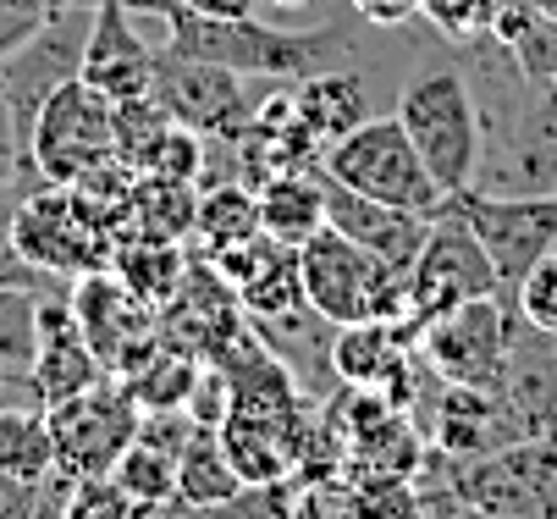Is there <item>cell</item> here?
Segmentation results:
<instances>
[{"label": "cell", "instance_id": "6da1fadb", "mask_svg": "<svg viewBox=\"0 0 557 519\" xmlns=\"http://www.w3.org/2000/svg\"><path fill=\"white\" fill-rule=\"evenodd\" d=\"M166 50L215 61L237 78H271V84H298L309 72H326L354 50L348 28H271L260 17H194L177 0L161 17Z\"/></svg>", "mask_w": 557, "mask_h": 519}, {"label": "cell", "instance_id": "7a4b0ae2", "mask_svg": "<svg viewBox=\"0 0 557 519\" xmlns=\"http://www.w3.org/2000/svg\"><path fill=\"white\" fill-rule=\"evenodd\" d=\"M298 276H304V299L332 326H359V321L414 326L409 271L381 265L375 255H364L337 227H321L298 249Z\"/></svg>", "mask_w": 557, "mask_h": 519}, {"label": "cell", "instance_id": "3957f363", "mask_svg": "<svg viewBox=\"0 0 557 519\" xmlns=\"http://www.w3.org/2000/svg\"><path fill=\"white\" fill-rule=\"evenodd\" d=\"M392 116L404 122L409 144L447 199L481 183V100H474V84L458 66L420 72Z\"/></svg>", "mask_w": 557, "mask_h": 519}, {"label": "cell", "instance_id": "277c9868", "mask_svg": "<svg viewBox=\"0 0 557 519\" xmlns=\"http://www.w3.org/2000/svg\"><path fill=\"white\" fill-rule=\"evenodd\" d=\"M116 227L77 194V188H55V183H39L34 194L17 199L12 210V249L34 265V271H50V276H89V271H106L111 265V249H116Z\"/></svg>", "mask_w": 557, "mask_h": 519}, {"label": "cell", "instance_id": "5b68a950", "mask_svg": "<svg viewBox=\"0 0 557 519\" xmlns=\"http://www.w3.org/2000/svg\"><path fill=\"white\" fill-rule=\"evenodd\" d=\"M321 172L337 177L343 188L381 199V205H404L414 215H436L447 205V194L436 188V177L425 172L420 150L409 144L397 116H370L354 133H343L337 144L321 150Z\"/></svg>", "mask_w": 557, "mask_h": 519}, {"label": "cell", "instance_id": "8992f818", "mask_svg": "<svg viewBox=\"0 0 557 519\" xmlns=\"http://www.w3.org/2000/svg\"><path fill=\"white\" fill-rule=\"evenodd\" d=\"M111 156H116V100L84 78L61 84L28 133V161L39 183L66 188L77 177H89L95 166H106Z\"/></svg>", "mask_w": 557, "mask_h": 519}, {"label": "cell", "instance_id": "52a82bcc", "mask_svg": "<svg viewBox=\"0 0 557 519\" xmlns=\"http://www.w3.org/2000/svg\"><path fill=\"white\" fill-rule=\"evenodd\" d=\"M89 23H95V7L50 12L7 61H0V100H7V111H12V127H17L23 150H28V133H34V116L45 111V100L84 72Z\"/></svg>", "mask_w": 557, "mask_h": 519}, {"label": "cell", "instance_id": "ba28073f", "mask_svg": "<svg viewBox=\"0 0 557 519\" xmlns=\"http://www.w3.org/2000/svg\"><path fill=\"white\" fill-rule=\"evenodd\" d=\"M149 95L161 100V111L172 122H183L215 144H237L260 111V100L249 95V78H237V72L199 61V55H177V50H154Z\"/></svg>", "mask_w": 557, "mask_h": 519}, {"label": "cell", "instance_id": "9c48e42d", "mask_svg": "<svg viewBox=\"0 0 557 519\" xmlns=\"http://www.w3.org/2000/svg\"><path fill=\"white\" fill-rule=\"evenodd\" d=\"M453 210L481 238V249L497 271V293H519V282L535 271V260L557 244V194L463 188V194H453Z\"/></svg>", "mask_w": 557, "mask_h": 519}, {"label": "cell", "instance_id": "30bf717a", "mask_svg": "<svg viewBox=\"0 0 557 519\" xmlns=\"http://www.w3.org/2000/svg\"><path fill=\"white\" fill-rule=\"evenodd\" d=\"M72 299V321L84 332V343L95 348V359L106 364V376H133V370L161 348V310L106 265V271H89L77 276V287L66 293Z\"/></svg>", "mask_w": 557, "mask_h": 519}, {"label": "cell", "instance_id": "8fae6325", "mask_svg": "<svg viewBox=\"0 0 557 519\" xmlns=\"http://www.w3.org/2000/svg\"><path fill=\"white\" fill-rule=\"evenodd\" d=\"M497 293V271L474 238V227L453 210V199L431 215V233L425 249L409 265V299H414V326L469 305V299H492Z\"/></svg>", "mask_w": 557, "mask_h": 519}, {"label": "cell", "instance_id": "7c38bea8", "mask_svg": "<svg viewBox=\"0 0 557 519\" xmlns=\"http://www.w3.org/2000/svg\"><path fill=\"white\" fill-rule=\"evenodd\" d=\"M45 415H50V442H55L61 475H111V465L127 454V442L138 436V420H144L127 382L116 387L111 376L50 404Z\"/></svg>", "mask_w": 557, "mask_h": 519}, {"label": "cell", "instance_id": "4fadbf2b", "mask_svg": "<svg viewBox=\"0 0 557 519\" xmlns=\"http://www.w3.org/2000/svg\"><path fill=\"white\" fill-rule=\"evenodd\" d=\"M420 337H425L420 348H425L431 370L447 387H474V393H497L503 387L508 359H513L503 293H492V299H469V305L425 321Z\"/></svg>", "mask_w": 557, "mask_h": 519}, {"label": "cell", "instance_id": "5bb4252c", "mask_svg": "<svg viewBox=\"0 0 557 519\" xmlns=\"http://www.w3.org/2000/svg\"><path fill=\"white\" fill-rule=\"evenodd\" d=\"M106 382V364L95 359V348L84 343L72 321V299H39L34 305V359H28V393L39 409L72 398Z\"/></svg>", "mask_w": 557, "mask_h": 519}, {"label": "cell", "instance_id": "9a60e30c", "mask_svg": "<svg viewBox=\"0 0 557 519\" xmlns=\"http://www.w3.org/2000/svg\"><path fill=\"white\" fill-rule=\"evenodd\" d=\"M321 188H326V227H337L343 238H354L364 255H375L392 271H409L414 265V255L425 249V233H431V215H414L404 205L364 199V194L343 188L326 172H321Z\"/></svg>", "mask_w": 557, "mask_h": 519}, {"label": "cell", "instance_id": "2e32d148", "mask_svg": "<svg viewBox=\"0 0 557 519\" xmlns=\"http://www.w3.org/2000/svg\"><path fill=\"white\" fill-rule=\"evenodd\" d=\"M84 84H95L111 100H133L149 95L154 78V50L144 45V34L133 28V12L122 0H100L95 23H89V45H84Z\"/></svg>", "mask_w": 557, "mask_h": 519}, {"label": "cell", "instance_id": "e0dca14e", "mask_svg": "<svg viewBox=\"0 0 557 519\" xmlns=\"http://www.w3.org/2000/svg\"><path fill=\"white\" fill-rule=\"evenodd\" d=\"M215 271L237 287L249 316H282L293 305H304V276H298V249L271 238V233H255L244 244H232L215 255Z\"/></svg>", "mask_w": 557, "mask_h": 519}, {"label": "cell", "instance_id": "ac0fdd59", "mask_svg": "<svg viewBox=\"0 0 557 519\" xmlns=\"http://www.w3.org/2000/svg\"><path fill=\"white\" fill-rule=\"evenodd\" d=\"M293 111H298V122L309 127V138L321 144H337L343 133H354L359 122H370L375 111H370V89H364V78L354 66H326V72H309V78H298L293 84Z\"/></svg>", "mask_w": 557, "mask_h": 519}, {"label": "cell", "instance_id": "d6986e66", "mask_svg": "<svg viewBox=\"0 0 557 519\" xmlns=\"http://www.w3.org/2000/svg\"><path fill=\"white\" fill-rule=\"evenodd\" d=\"M260 227L293 249H304L314 233L326 227V188H321V161L314 166H287L271 172L260 188Z\"/></svg>", "mask_w": 557, "mask_h": 519}, {"label": "cell", "instance_id": "ffe728a7", "mask_svg": "<svg viewBox=\"0 0 557 519\" xmlns=\"http://www.w3.org/2000/svg\"><path fill=\"white\" fill-rule=\"evenodd\" d=\"M404 332H409V326H386V321L337 326V343H332L337 382H343V387H386V382H404Z\"/></svg>", "mask_w": 557, "mask_h": 519}, {"label": "cell", "instance_id": "44dd1931", "mask_svg": "<svg viewBox=\"0 0 557 519\" xmlns=\"http://www.w3.org/2000/svg\"><path fill=\"white\" fill-rule=\"evenodd\" d=\"M194 221H199V183L161 177V172H138L133 199H127V233L188 244L194 238Z\"/></svg>", "mask_w": 557, "mask_h": 519}, {"label": "cell", "instance_id": "7402d4cb", "mask_svg": "<svg viewBox=\"0 0 557 519\" xmlns=\"http://www.w3.org/2000/svg\"><path fill=\"white\" fill-rule=\"evenodd\" d=\"M111 271L138 293V299H149L154 310H161L172 293L183 287V271H188V255L183 244L172 238H149V233H122L116 249H111Z\"/></svg>", "mask_w": 557, "mask_h": 519}, {"label": "cell", "instance_id": "603a6c76", "mask_svg": "<svg viewBox=\"0 0 557 519\" xmlns=\"http://www.w3.org/2000/svg\"><path fill=\"white\" fill-rule=\"evenodd\" d=\"M244 486L249 481L237 475L226 442H221V425H194V436L177 454V503L199 508V503H221V497L244 492Z\"/></svg>", "mask_w": 557, "mask_h": 519}, {"label": "cell", "instance_id": "cb8c5ba5", "mask_svg": "<svg viewBox=\"0 0 557 519\" xmlns=\"http://www.w3.org/2000/svg\"><path fill=\"white\" fill-rule=\"evenodd\" d=\"M255 233H265V227H260V194L249 183H215L199 194V221H194L188 244L205 249V260H215L221 249L244 244Z\"/></svg>", "mask_w": 557, "mask_h": 519}, {"label": "cell", "instance_id": "d4e9b609", "mask_svg": "<svg viewBox=\"0 0 557 519\" xmlns=\"http://www.w3.org/2000/svg\"><path fill=\"white\" fill-rule=\"evenodd\" d=\"M0 470L23 475V481H50L55 475L50 415L39 404H0Z\"/></svg>", "mask_w": 557, "mask_h": 519}, {"label": "cell", "instance_id": "484cf974", "mask_svg": "<svg viewBox=\"0 0 557 519\" xmlns=\"http://www.w3.org/2000/svg\"><path fill=\"white\" fill-rule=\"evenodd\" d=\"M199 370H205V359L194 348L161 337V348H154L133 370V376H122V382H127V393H133L138 409H188V393L199 382Z\"/></svg>", "mask_w": 557, "mask_h": 519}, {"label": "cell", "instance_id": "4316f807", "mask_svg": "<svg viewBox=\"0 0 557 519\" xmlns=\"http://www.w3.org/2000/svg\"><path fill=\"white\" fill-rule=\"evenodd\" d=\"M111 475H116V486H122L144 514L177 503V454L154 448V442H144V436L127 442V454L111 465Z\"/></svg>", "mask_w": 557, "mask_h": 519}, {"label": "cell", "instance_id": "83f0119b", "mask_svg": "<svg viewBox=\"0 0 557 519\" xmlns=\"http://www.w3.org/2000/svg\"><path fill=\"white\" fill-rule=\"evenodd\" d=\"M172 116L161 111V100L154 95H133V100H116V161H127L133 172L149 166L154 144L166 138Z\"/></svg>", "mask_w": 557, "mask_h": 519}, {"label": "cell", "instance_id": "f1b7e54d", "mask_svg": "<svg viewBox=\"0 0 557 519\" xmlns=\"http://www.w3.org/2000/svg\"><path fill=\"white\" fill-rule=\"evenodd\" d=\"M61 514L66 519H144V508L116 486V475H66Z\"/></svg>", "mask_w": 557, "mask_h": 519}, {"label": "cell", "instance_id": "f546056e", "mask_svg": "<svg viewBox=\"0 0 557 519\" xmlns=\"http://www.w3.org/2000/svg\"><path fill=\"white\" fill-rule=\"evenodd\" d=\"M61 492H66L61 470L50 481H23V475L0 470V519H66L61 514Z\"/></svg>", "mask_w": 557, "mask_h": 519}, {"label": "cell", "instance_id": "4dcf8cb0", "mask_svg": "<svg viewBox=\"0 0 557 519\" xmlns=\"http://www.w3.org/2000/svg\"><path fill=\"white\" fill-rule=\"evenodd\" d=\"M519 316H524V326H535L541 337H557V244L535 260V271L519 282Z\"/></svg>", "mask_w": 557, "mask_h": 519}, {"label": "cell", "instance_id": "1f68e13d", "mask_svg": "<svg viewBox=\"0 0 557 519\" xmlns=\"http://www.w3.org/2000/svg\"><path fill=\"white\" fill-rule=\"evenodd\" d=\"M293 492V481H276V486H244V492H232L221 503H177V519H282V497Z\"/></svg>", "mask_w": 557, "mask_h": 519}, {"label": "cell", "instance_id": "d6a6232c", "mask_svg": "<svg viewBox=\"0 0 557 519\" xmlns=\"http://www.w3.org/2000/svg\"><path fill=\"white\" fill-rule=\"evenodd\" d=\"M205 133H194V127H183V122H172L166 127V138L154 144V156H149V166L144 172H161V177H183V183H199L205 177Z\"/></svg>", "mask_w": 557, "mask_h": 519}, {"label": "cell", "instance_id": "836d02e7", "mask_svg": "<svg viewBox=\"0 0 557 519\" xmlns=\"http://www.w3.org/2000/svg\"><path fill=\"white\" fill-rule=\"evenodd\" d=\"M497 7H503V0H425L420 17H431L447 39H474V34L492 28Z\"/></svg>", "mask_w": 557, "mask_h": 519}, {"label": "cell", "instance_id": "e575fe53", "mask_svg": "<svg viewBox=\"0 0 557 519\" xmlns=\"http://www.w3.org/2000/svg\"><path fill=\"white\" fill-rule=\"evenodd\" d=\"M519 122L546 144V150H557V78H552L546 89H535V100L519 111Z\"/></svg>", "mask_w": 557, "mask_h": 519}, {"label": "cell", "instance_id": "d590c367", "mask_svg": "<svg viewBox=\"0 0 557 519\" xmlns=\"http://www.w3.org/2000/svg\"><path fill=\"white\" fill-rule=\"evenodd\" d=\"M354 12L370 28H397V23H414L425 12V0H354Z\"/></svg>", "mask_w": 557, "mask_h": 519}, {"label": "cell", "instance_id": "8d00e7d4", "mask_svg": "<svg viewBox=\"0 0 557 519\" xmlns=\"http://www.w3.org/2000/svg\"><path fill=\"white\" fill-rule=\"evenodd\" d=\"M45 17L39 12H28V7H12V0H0V61H7L34 28H39Z\"/></svg>", "mask_w": 557, "mask_h": 519}, {"label": "cell", "instance_id": "74e56055", "mask_svg": "<svg viewBox=\"0 0 557 519\" xmlns=\"http://www.w3.org/2000/svg\"><path fill=\"white\" fill-rule=\"evenodd\" d=\"M177 7L194 17H255L260 0H177Z\"/></svg>", "mask_w": 557, "mask_h": 519}, {"label": "cell", "instance_id": "f35d334b", "mask_svg": "<svg viewBox=\"0 0 557 519\" xmlns=\"http://www.w3.org/2000/svg\"><path fill=\"white\" fill-rule=\"evenodd\" d=\"M12 7H28V12L50 17V12H66V7H100V0H12Z\"/></svg>", "mask_w": 557, "mask_h": 519}, {"label": "cell", "instance_id": "ab89813d", "mask_svg": "<svg viewBox=\"0 0 557 519\" xmlns=\"http://www.w3.org/2000/svg\"><path fill=\"white\" fill-rule=\"evenodd\" d=\"M524 7H535V12H557V0H524Z\"/></svg>", "mask_w": 557, "mask_h": 519}, {"label": "cell", "instance_id": "60d3db41", "mask_svg": "<svg viewBox=\"0 0 557 519\" xmlns=\"http://www.w3.org/2000/svg\"><path fill=\"white\" fill-rule=\"evenodd\" d=\"M265 7H282L287 12V7H304V0H265Z\"/></svg>", "mask_w": 557, "mask_h": 519}, {"label": "cell", "instance_id": "b9f144b4", "mask_svg": "<svg viewBox=\"0 0 557 519\" xmlns=\"http://www.w3.org/2000/svg\"><path fill=\"white\" fill-rule=\"evenodd\" d=\"M0 376H7V364H0Z\"/></svg>", "mask_w": 557, "mask_h": 519}, {"label": "cell", "instance_id": "7bdbcfd3", "mask_svg": "<svg viewBox=\"0 0 557 519\" xmlns=\"http://www.w3.org/2000/svg\"><path fill=\"white\" fill-rule=\"evenodd\" d=\"M546 519H557V514H546Z\"/></svg>", "mask_w": 557, "mask_h": 519}]
</instances>
